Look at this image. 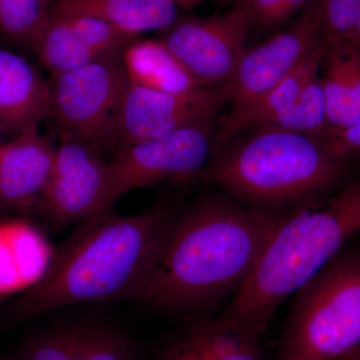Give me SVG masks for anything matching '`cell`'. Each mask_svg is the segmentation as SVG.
I'll return each instance as SVG.
<instances>
[{"mask_svg": "<svg viewBox=\"0 0 360 360\" xmlns=\"http://www.w3.org/2000/svg\"><path fill=\"white\" fill-rule=\"evenodd\" d=\"M283 212L245 205L226 193L194 201L177 213L139 300L160 311L186 314L231 300Z\"/></svg>", "mask_w": 360, "mask_h": 360, "instance_id": "cell-1", "label": "cell"}, {"mask_svg": "<svg viewBox=\"0 0 360 360\" xmlns=\"http://www.w3.org/2000/svg\"><path fill=\"white\" fill-rule=\"evenodd\" d=\"M176 215L174 202L161 201L136 214L110 210L85 220L52 253L42 278L9 307V321H28L77 303L139 300Z\"/></svg>", "mask_w": 360, "mask_h": 360, "instance_id": "cell-2", "label": "cell"}, {"mask_svg": "<svg viewBox=\"0 0 360 360\" xmlns=\"http://www.w3.org/2000/svg\"><path fill=\"white\" fill-rule=\"evenodd\" d=\"M360 233V177L326 198L283 210L259 257L221 315L257 336L295 295Z\"/></svg>", "mask_w": 360, "mask_h": 360, "instance_id": "cell-3", "label": "cell"}, {"mask_svg": "<svg viewBox=\"0 0 360 360\" xmlns=\"http://www.w3.org/2000/svg\"><path fill=\"white\" fill-rule=\"evenodd\" d=\"M347 161L319 139L267 127L217 146L201 175L245 205L284 210L326 196Z\"/></svg>", "mask_w": 360, "mask_h": 360, "instance_id": "cell-4", "label": "cell"}, {"mask_svg": "<svg viewBox=\"0 0 360 360\" xmlns=\"http://www.w3.org/2000/svg\"><path fill=\"white\" fill-rule=\"evenodd\" d=\"M295 295L278 360H343L360 352V248L341 251Z\"/></svg>", "mask_w": 360, "mask_h": 360, "instance_id": "cell-5", "label": "cell"}, {"mask_svg": "<svg viewBox=\"0 0 360 360\" xmlns=\"http://www.w3.org/2000/svg\"><path fill=\"white\" fill-rule=\"evenodd\" d=\"M129 84L122 51L101 54L89 65L49 80V113L61 139L98 151L112 137L113 122Z\"/></svg>", "mask_w": 360, "mask_h": 360, "instance_id": "cell-6", "label": "cell"}, {"mask_svg": "<svg viewBox=\"0 0 360 360\" xmlns=\"http://www.w3.org/2000/svg\"><path fill=\"white\" fill-rule=\"evenodd\" d=\"M215 148L213 120L189 125L160 139L122 146L110 162L105 212L134 189L201 174Z\"/></svg>", "mask_w": 360, "mask_h": 360, "instance_id": "cell-7", "label": "cell"}, {"mask_svg": "<svg viewBox=\"0 0 360 360\" xmlns=\"http://www.w3.org/2000/svg\"><path fill=\"white\" fill-rule=\"evenodd\" d=\"M255 23L248 0L210 18L177 20L161 41L202 87L220 89L231 82Z\"/></svg>", "mask_w": 360, "mask_h": 360, "instance_id": "cell-8", "label": "cell"}, {"mask_svg": "<svg viewBox=\"0 0 360 360\" xmlns=\"http://www.w3.org/2000/svg\"><path fill=\"white\" fill-rule=\"evenodd\" d=\"M321 2L311 0L284 30L255 46L245 47L231 82L220 87L238 110L264 96L326 44Z\"/></svg>", "mask_w": 360, "mask_h": 360, "instance_id": "cell-9", "label": "cell"}, {"mask_svg": "<svg viewBox=\"0 0 360 360\" xmlns=\"http://www.w3.org/2000/svg\"><path fill=\"white\" fill-rule=\"evenodd\" d=\"M226 97L219 89H200L182 94L158 91L127 84L123 91L112 137L122 146L160 139L189 125L214 120Z\"/></svg>", "mask_w": 360, "mask_h": 360, "instance_id": "cell-10", "label": "cell"}, {"mask_svg": "<svg viewBox=\"0 0 360 360\" xmlns=\"http://www.w3.org/2000/svg\"><path fill=\"white\" fill-rule=\"evenodd\" d=\"M110 162L82 142L61 139L39 206L54 226H65L105 212Z\"/></svg>", "mask_w": 360, "mask_h": 360, "instance_id": "cell-11", "label": "cell"}, {"mask_svg": "<svg viewBox=\"0 0 360 360\" xmlns=\"http://www.w3.org/2000/svg\"><path fill=\"white\" fill-rule=\"evenodd\" d=\"M15 360H139V348L115 324L75 321L30 336L18 347Z\"/></svg>", "mask_w": 360, "mask_h": 360, "instance_id": "cell-12", "label": "cell"}, {"mask_svg": "<svg viewBox=\"0 0 360 360\" xmlns=\"http://www.w3.org/2000/svg\"><path fill=\"white\" fill-rule=\"evenodd\" d=\"M56 146L40 134L39 125L0 146V201L16 208L40 202L49 184Z\"/></svg>", "mask_w": 360, "mask_h": 360, "instance_id": "cell-13", "label": "cell"}, {"mask_svg": "<svg viewBox=\"0 0 360 360\" xmlns=\"http://www.w3.org/2000/svg\"><path fill=\"white\" fill-rule=\"evenodd\" d=\"M155 360H265L260 336L224 317L200 319L161 349Z\"/></svg>", "mask_w": 360, "mask_h": 360, "instance_id": "cell-14", "label": "cell"}, {"mask_svg": "<svg viewBox=\"0 0 360 360\" xmlns=\"http://www.w3.org/2000/svg\"><path fill=\"white\" fill-rule=\"evenodd\" d=\"M49 113V82L22 56L0 49V127L18 134Z\"/></svg>", "mask_w": 360, "mask_h": 360, "instance_id": "cell-15", "label": "cell"}, {"mask_svg": "<svg viewBox=\"0 0 360 360\" xmlns=\"http://www.w3.org/2000/svg\"><path fill=\"white\" fill-rule=\"evenodd\" d=\"M326 44L315 49L290 75L272 87L264 96L248 105L231 110L220 120L219 129L215 132V143L221 146L248 130L272 127L284 111L295 103L305 84L314 73L321 70L322 58Z\"/></svg>", "mask_w": 360, "mask_h": 360, "instance_id": "cell-16", "label": "cell"}, {"mask_svg": "<svg viewBox=\"0 0 360 360\" xmlns=\"http://www.w3.org/2000/svg\"><path fill=\"white\" fill-rule=\"evenodd\" d=\"M321 70L328 134L360 118V45L349 40L328 42Z\"/></svg>", "mask_w": 360, "mask_h": 360, "instance_id": "cell-17", "label": "cell"}, {"mask_svg": "<svg viewBox=\"0 0 360 360\" xmlns=\"http://www.w3.org/2000/svg\"><path fill=\"white\" fill-rule=\"evenodd\" d=\"M49 13L94 16L132 37L177 20V6L167 0H53Z\"/></svg>", "mask_w": 360, "mask_h": 360, "instance_id": "cell-18", "label": "cell"}, {"mask_svg": "<svg viewBox=\"0 0 360 360\" xmlns=\"http://www.w3.org/2000/svg\"><path fill=\"white\" fill-rule=\"evenodd\" d=\"M122 60L130 84L170 94L202 87L161 40L129 44Z\"/></svg>", "mask_w": 360, "mask_h": 360, "instance_id": "cell-19", "label": "cell"}, {"mask_svg": "<svg viewBox=\"0 0 360 360\" xmlns=\"http://www.w3.org/2000/svg\"><path fill=\"white\" fill-rule=\"evenodd\" d=\"M32 49L51 75L77 70L101 56L61 16L51 13Z\"/></svg>", "mask_w": 360, "mask_h": 360, "instance_id": "cell-20", "label": "cell"}, {"mask_svg": "<svg viewBox=\"0 0 360 360\" xmlns=\"http://www.w3.org/2000/svg\"><path fill=\"white\" fill-rule=\"evenodd\" d=\"M319 71L309 78L295 103L271 127L300 132L322 141L328 132V113Z\"/></svg>", "mask_w": 360, "mask_h": 360, "instance_id": "cell-21", "label": "cell"}, {"mask_svg": "<svg viewBox=\"0 0 360 360\" xmlns=\"http://www.w3.org/2000/svg\"><path fill=\"white\" fill-rule=\"evenodd\" d=\"M4 226L18 262L23 288H30L42 278L51 262L52 252L49 243L41 233L25 222H4Z\"/></svg>", "mask_w": 360, "mask_h": 360, "instance_id": "cell-22", "label": "cell"}, {"mask_svg": "<svg viewBox=\"0 0 360 360\" xmlns=\"http://www.w3.org/2000/svg\"><path fill=\"white\" fill-rule=\"evenodd\" d=\"M49 18V11L41 0H0V32L30 49Z\"/></svg>", "mask_w": 360, "mask_h": 360, "instance_id": "cell-23", "label": "cell"}, {"mask_svg": "<svg viewBox=\"0 0 360 360\" xmlns=\"http://www.w3.org/2000/svg\"><path fill=\"white\" fill-rule=\"evenodd\" d=\"M61 16L77 30L84 41L98 54L122 51L134 37L103 20L84 14H53Z\"/></svg>", "mask_w": 360, "mask_h": 360, "instance_id": "cell-24", "label": "cell"}, {"mask_svg": "<svg viewBox=\"0 0 360 360\" xmlns=\"http://www.w3.org/2000/svg\"><path fill=\"white\" fill-rule=\"evenodd\" d=\"M328 42L350 40L360 0H319Z\"/></svg>", "mask_w": 360, "mask_h": 360, "instance_id": "cell-25", "label": "cell"}, {"mask_svg": "<svg viewBox=\"0 0 360 360\" xmlns=\"http://www.w3.org/2000/svg\"><path fill=\"white\" fill-rule=\"evenodd\" d=\"M18 262L4 224H0V295L22 290Z\"/></svg>", "mask_w": 360, "mask_h": 360, "instance_id": "cell-26", "label": "cell"}, {"mask_svg": "<svg viewBox=\"0 0 360 360\" xmlns=\"http://www.w3.org/2000/svg\"><path fill=\"white\" fill-rule=\"evenodd\" d=\"M322 142L331 153L343 160L360 158V118L345 129L328 132Z\"/></svg>", "mask_w": 360, "mask_h": 360, "instance_id": "cell-27", "label": "cell"}, {"mask_svg": "<svg viewBox=\"0 0 360 360\" xmlns=\"http://www.w3.org/2000/svg\"><path fill=\"white\" fill-rule=\"evenodd\" d=\"M167 1L172 2L174 6L177 7H184V8H193V7L198 6L201 2L205 1V0H167Z\"/></svg>", "mask_w": 360, "mask_h": 360, "instance_id": "cell-28", "label": "cell"}, {"mask_svg": "<svg viewBox=\"0 0 360 360\" xmlns=\"http://www.w3.org/2000/svg\"><path fill=\"white\" fill-rule=\"evenodd\" d=\"M349 41L354 42L355 44L360 45V4L359 13H357L356 20H355L354 32H352V39H350Z\"/></svg>", "mask_w": 360, "mask_h": 360, "instance_id": "cell-29", "label": "cell"}, {"mask_svg": "<svg viewBox=\"0 0 360 360\" xmlns=\"http://www.w3.org/2000/svg\"><path fill=\"white\" fill-rule=\"evenodd\" d=\"M217 4H221V6H227V4H238L240 0H214Z\"/></svg>", "mask_w": 360, "mask_h": 360, "instance_id": "cell-30", "label": "cell"}, {"mask_svg": "<svg viewBox=\"0 0 360 360\" xmlns=\"http://www.w3.org/2000/svg\"><path fill=\"white\" fill-rule=\"evenodd\" d=\"M343 360H360V352H359V354L352 355V356L348 357V359H345Z\"/></svg>", "mask_w": 360, "mask_h": 360, "instance_id": "cell-31", "label": "cell"}, {"mask_svg": "<svg viewBox=\"0 0 360 360\" xmlns=\"http://www.w3.org/2000/svg\"><path fill=\"white\" fill-rule=\"evenodd\" d=\"M42 2H44V4L49 7V4H51V0H41Z\"/></svg>", "mask_w": 360, "mask_h": 360, "instance_id": "cell-32", "label": "cell"}, {"mask_svg": "<svg viewBox=\"0 0 360 360\" xmlns=\"http://www.w3.org/2000/svg\"><path fill=\"white\" fill-rule=\"evenodd\" d=\"M1 205H2L1 201H0V207H1ZM0 210H1V208H0Z\"/></svg>", "mask_w": 360, "mask_h": 360, "instance_id": "cell-33", "label": "cell"}, {"mask_svg": "<svg viewBox=\"0 0 360 360\" xmlns=\"http://www.w3.org/2000/svg\"><path fill=\"white\" fill-rule=\"evenodd\" d=\"M0 146H1V143H0Z\"/></svg>", "mask_w": 360, "mask_h": 360, "instance_id": "cell-34", "label": "cell"}]
</instances>
